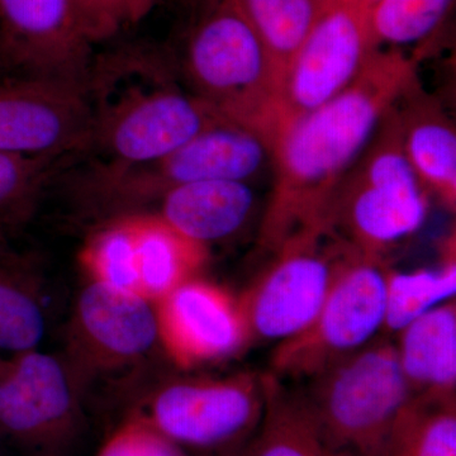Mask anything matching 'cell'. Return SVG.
Segmentation results:
<instances>
[{
	"mask_svg": "<svg viewBox=\"0 0 456 456\" xmlns=\"http://www.w3.org/2000/svg\"><path fill=\"white\" fill-rule=\"evenodd\" d=\"M265 379V408L248 456H325L302 395L290 393L274 375Z\"/></svg>",
	"mask_w": 456,
	"mask_h": 456,
	"instance_id": "21",
	"label": "cell"
},
{
	"mask_svg": "<svg viewBox=\"0 0 456 456\" xmlns=\"http://www.w3.org/2000/svg\"><path fill=\"white\" fill-rule=\"evenodd\" d=\"M160 0H77L84 22L95 42L136 26Z\"/></svg>",
	"mask_w": 456,
	"mask_h": 456,
	"instance_id": "28",
	"label": "cell"
},
{
	"mask_svg": "<svg viewBox=\"0 0 456 456\" xmlns=\"http://www.w3.org/2000/svg\"><path fill=\"white\" fill-rule=\"evenodd\" d=\"M94 456H184L178 445L136 417L125 421L104 441Z\"/></svg>",
	"mask_w": 456,
	"mask_h": 456,
	"instance_id": "29",
	"label": "cell"
},
{
	"mask_svg": "<svg viewBox=\"0 0 456 456\" xmlns=\"http://www.w3.org/2000/svg\"><path fill=\"white\" fill-rule=\"evenodd\" d=\"M161 350L191 370L236 355L251 341L239 296L197 277L155 303Z\"/></svg>",
	"mask_w": 456,
	"mask_h": 456,
	"instance_id": "14",
	"label": "cell"
},
{
	"mask_svg": "<svg viewBox=\"0 0 456 456\" xmlns=\"http://www.w3.org/2000/svg\"><path fill=\"white\" fill-rule=\"evenodd\" d=\"M402 145L428 193L455 211L456 132L439 102L426 94L419 80L395 102Z\"/></svg>",
	"mask_w": 456,
	"mask_h": 456,
	"instance_id": "16",
	"label": "cell"
},
{
	"mask_svg": "<svg viewBox=\"0 0 456 456\" xmlns=\"http://www.w3.org/2000/svg\"><path fill=\"white\" fill-rule=\"evenodd\" d=\"M86 80L93 167H128L175 151L216 123L217 110L193 93L179 89L163 62L143 49L118 51L101 60Z\"/></svg>",
	"mask_w": 456,
	"mask_h": 456,
	"instance_id": "2",
	"label": "cell"
},
{
	"mask_svg": "<svg viewBox=\"0 0 456 456\" xmlns=\"http://www.w3.org/2000/svg\"><path fill=\"white\" fill-rule=\"evenodd\" d=\"M0 235H2V233H0Z\"/></svg>",
	"mask_w": 456,
	"mask_h": 456,
	"instance_id": "32",
	"label": "cell"
},
{
	"mask_svg": "<svg viewBox=\"0 0 456 456\" xmlns=\"http://www.w3.org/2000/svg\"><path fill=\"white\" fill-rule=\"evenodd\" d=\"M386 456H456L455 398H411Z\"/></svg>",
	"mask_w": 456,
	"mask_h": 456,
	"instance_id": "25",
	"label": "cell"
},
{
	"mask_svg": "<svg viewBox=\"0 0 456 456\" xmlns=\"http://www.w3.org/2000/svg\"><path fill=\"white\" fill-rule=\"evenodd\" d=\"M189 92L227 121L274 141L279 86L256 32L235 0H202L185 38Z\"/></svg>",
	"mask_w": 456,
	"mask_h": 456,
	"instance_id": "3",
	"label": "cell"
},
{
	"mask_svg": "<svg viewBox=\"0 0 456 456\" xmlns=\"http://www.w3.org/2000/svg\"><path fill=\"white\" fill-rule=\"evenodd\" d=\"M428 194L404 154L392 107L338 185L325 221L358 253L383 260L393 246L424 224Z\"/></svg>",
	"mask_w": 456,
	"mask_h": 456,
	"instance_id": "6",
	"label": "cell"
},
{
	"mask_svg": "<svg viewBox=\"0 0 456 456\" xmlns=\"http://www.w3.org/2000/svg\"><path fill=\"white\" fill-rule=\"evenodd\" d=\"M358 253L325 220L297 231L239 296L251 340L283 341L308 325L338 273Z\"/></svg>",
	"mask_w": 456,
	"mask_h": 456,
	"instance_id": "7",
	"label": "cell"
},
{
	"mask_svg": "<svg viewBox=\"0 0 456 456\" xmlns=\"http://www.w3.org/2000/svg\"><path fill=\"white\" fill-rule=\"evenodd\" d=\"M0 443H2V437H0Z\"/></svg>",
	"mask_w": 456,
	"mask_h": 456,
	"instance_id": "31",
	"label": "cell"
},
{
	"mask_svg": "<svg viewBox=\"0 0 456 456\" xmlns=\"http://www.w3.org/2000/svg\"><path fill=\"white\" fill-rule=\"evenodd\" d=\"M93 46L77 0H0V53L25 75L86 83Z\"/></svg>",
	"mask_w": 456,
	"mask_h": 456,
	"instance_id": "15",
	"label": "cell"
},
{
	"mask_svg": "<svg viewBox=\"0 0 456 456\" xmlns=\"http://www.w3.org/2000/svg\"><path fill=\"white\" fill-rule=\"evenodd\" d=\"M161 350L154 302L86 281L66 327L62 355L84 393L143 373Z\"/></svg>",
	"mask_w": 456,
	"mask_h": 456,
	"instance_id": "8",
	"label": "cell"
},
{
	"mask_svg": "<svg viewBox=\"0 0 456 456\" xmlns=\"http://www.w3.org/2000/svg\"><path fill=\"white\" fill-rule=\"evenodd\" d=\"M370 13L371 9L358 0H325L281 80L274 137L294 119L323 106L346 88L379 49Z\"/></svg>",
	"mask_w": 456,
	"mask_h": 456,
	"instance_id": "12",
	"label": "cell"
},
{
	"mask_svg": "<svg viewBox=\"0 0 456 456\" xmlns=\"http://www.w3.org/2000/svg\"><path fill=\"white\" fill-rule=\"evenodd\" d=\"M90 136L86 83L38 75L0 82V152L56 161L88 151Z\"/></svg>",
	"mask_w": 456,
	"mask_h": 456,
	"instance_id": "13",
	"label": "cell"
},
{
	"mask_svg": "<svg viewBox=\"0 0 456 456\" xmlns=\"http://www.w3.org/2000/svg\"><path fill=\"white\" fill-rule=\"evenodd\" d=\"M150 209L183 235L208 246L224 241L245 226L254 211L248 183L203 180L170 189Z\"/></svg>",
	"mask_w": 456,
	"mask_h": 456,
	"instance_id": "17",
	"label": "cell"
},
{
	"mask_svg": "<svg viewBox=\"0 0 456 456\" xmlns=\"http://www.w3.org/2000/svg\"><path fill=\"white\" fill-rule=\"evenodd\" d=\"M454 0H379L371 9L375 42L392 49L416 44L443 22Z\"/></svg>",
	"mask_w": 456,
	"mask_h": 456,
	"instance_id": "26",
	"label": "cell"
},
{
	"mask_svg": "<svg viewBox=\"0 0 456 456\" xmlns=\"http://www.w3.org/2000/svg\"><path fill=\"white\" fill-rule=\"evenodd\" d=\"M302 395L325 456H386L412 398L395 345L387 338L312 378Z\"/></svg>",
	"mask_w": 456,
	"mask_h": 456,
	"instance_id": "4",
	"label": "cell"
},
{
	"mask_svg": "<svg viewBox=\"0 0 456 456\" xmlns=\"http://www.w3.org/2000/svg\"><path fill=\"white\" fill-rule=\"evenodd\" d=\"M49 327L46 298L35 270L0 235V355L40 349Z\"/></svg>",
	"mask_w": 456,
	"mask_h": 456,
	"instance_id": "20",
	"label": "cell"
},
{
	"mask_svg": "<svg viewBox=\"0 0 456 456\" xmlns=\"http://www.w3.org/2000/svg\"><path fill=\"white\" fill-rule=\"evenodd\" d=\"M443 265L412 273L388 272L384 326L399 332L417 317L449 301L456 293L455 239L452 235L443 250Z\"/></svg>",
	"mask_w": 456,
	"mask_h": 456,
	"instance_id": "24",
	"label": "cell"
},
{
	"mask_svg": "<svg viewBox=\"0 0 456 456\" xmlns=\"http://www.w3.org/2000/svg\"><path fill=\"white\" fill-rule=\"evenodd\" d=\"M358 2L367 5L368 8L373 9L374 5L377 4L379 0H358Z\"/></svg>",
	"mask_w": 456,
	"mask_h": 456,
	"instance_id": "30",
	"label": "cell"
},
{
	"mask_svg": "<svg viewBox=\"0 0 456 456\" xmlns=\"http://www.w3.org/2000/svg\"><path fill=\"white\" fill-rule=\"evenodd\" d=\"M269 158L272 143L265 136L224 119L158 160L128 167H93L80 182V206L102 221L147 211L170 189L188 183H248Z\"/></svg>",
	"mask_w": 456,
	"mask_h": 456,
	"instance_id": "5",
	"label": "cell"
},
{
	"mask_svg": "<svg viewBox=\"0 0 456 456\" xmlns=\"http://www.w3.org/2000/svg\"><path fill=\"white\" fill-rule=\"evenodd\" d=\"M417 80L413 57L398 49L375 50L346 88L277 132L274 184L261 220L260 248L273 253L297 231L325 220L338 185Z\"/></svg>",
	"mask_w": 456,
	"mask_h": 456,
	"instance_id": "1",
	"label": "cell"
},
{
	"mask_svg": "<svg viewBox=\"0 0 456 456\" xmlns=\"http://www.w3.org/2000/svg\"><path fill=\"white\" fill-rule=\"evenodd\" d=\"M55 160L0 152V233L28 217Z\"/></svg>",
	"mask_w": 456,
	"mask_h": 456,
	"instance_id": "27",
	"label": "cell"
},
{
	"mask_svg": "<svg viewBox=\"0 0 456 456\" xmlns=\"http://www.w3.org/2000/svg\"><path fill=\"white\" fill-rule=\"evenodd\" d=\"M398 334L399 367L412 397L455 398V299L417 317Z\"/></svg>",
	"mask_w": 456,
	"mask_h": 456,
	"instance_id": "18",
	"label": "cell"
},
{
	"mask_svg": "<svg viewBox=\"0 0 456 456\" xmlns=\"http://www.w3.org/2000/svg\"><path fill=\"white\" fill-rule=\"evenodd\" d=\"M79 261L86 281L140 294L136 233L131 213L106 218L95 226L84 242Z\"/></svg>",
	"mask_w": 456,
	"mask_h": 456,
	"instance_id": "23",
	"label": "cell"
},
{
	"mask_svg": "<svg viewBox=\"0 0 456 456\" xmlns=\"http://www.w3.org/2000/svg\"><path fill=\"white\" fill-rule=\"evenodd\" d=\"M86 393L62 354L0 356V437L53 452L82 431Z\"/></svg>",
	"mask_w": 456,
	"mask_h": 456,
	"instance_id": "11",
	"label": "cell"
},
{
	"mask_svg": "<svg viewBox=\"0 0 456 456\" xmlns=\"http://www.w3.org/2000/svg\"><path fill=\"white\" fill-rule=\"evenodd\" d=\"M0 356H2V355H0Z\"/></svg>",
	"mask_w": 456,
	"mask_h": 456,
	"instance_id": "33",
	"label": "cell"
},
{
	"mask_svg": "<svg viewBox=\"0 0 456 456\" xmlns=\"http://www.w3.org/2000/svg\"><path fill=\"white\" fill-rule=\"evenodd\" d=\"M265 379L253 371L220 378H176L156 384L132 406L136 417L180 449L221 452L260 425Z\"/></svg>",
	"mask_w": 456,
	"mask_h": 456,
	"instance_id": "9",
	"label": "cell"
},
{
	"mask_svg": "<svg viewBox=\"0 0 456 456\" xmlns=\"http://www.w3.org/2000/svg\"><path fill=\"white\" fill-rule=\"evenodd\" d=\"M388 272L384 260L354 254L314 320L279 341L269 374L278 379H312L370 344L384 326Z\"/></svg>",
	"mask_w": 456,
	"mask_h": 456,
	"instance_id": "10",
	"label": "cell"
},
{
	"mask_svg": "<svg viewBox=\"0 0 456 456\" xmlns=\"http://www.w3.org/2000/svg\"><path fill=\"white\" fill-rule=\"evenodd\" d=\"M136 233L139 292L159 302L208 263L209 248L189 239L152 211L132 212Z\"/></svg>",
	"mask_w": 456,
	"mask_h": 456,
	"instance_id": "19",
	"label": "cell"
},
{
	"mask_svg": "<svg viewBox=\"0 0 456 456\" xmlns=\"http://www.w3.org/2000/svg\"><path fill=\"white\" fill-rule=\"evenodd\" d=\"M235 2L263 44L281 88L285 71L316 23L325 0Z\"/></svg>",
	"mask_w": 456,
	"mask_h": 456,
	"instance_id": "22",
	"label": "cell"
}]
</instances>
